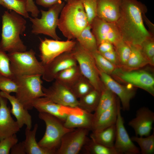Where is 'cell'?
<instances>
[{
	"label": "cell",
	"instance_id": "obj_1",
	"mask_svg": "<svg viewBox=\"0 0 154 154\" xmlns=\"http://www.w3.org/2000/svg\"><path fill=\"white\" fill-rule=\"evenodd\" d=\"M145 5L137 0H121L119 16L116 24L121 37L130 44L140 45L146 39L153 36L145 27L143 15Z\"/></svg>",
	"mask_w": 154,
	"mask_h": 154
},
{
	"label": "cell",
	"instance_id": "obj_2",
	"mask_svg": "<svg viewBox=\"0 0 154 154\" xmlns=\"http://www.w3.org/2000/svg\"><path fill=\"white\" fill-rule=\"evenodd\" d=\"M2 17L0 48L8 53L26 51L27 47L20 37L26 28L24 17L12 10L5 11Z\"/></svg>",
	"mask_w": 154,
	"mask_h": 154
},
{
	"label": "cell",
	"instance_id": "obj_3",
	"mask_svg": "<svg viewBox=\"0 0 154 154\" xmlns=\"http://www.w3.org/2000/svg\"><path fill=\"white\" fill-rule=\"evenodd\" d=\"M88 25L80 0H73L65 4L60 15L58 27L68 40L76 39Z\"/></svg>",
	"mask_w": 154,
	"mask_h": 154
},
{
	"label": "cell",
	"instance_id": "obj_4",
	"mask_svg": "<svg viewBox=\"0 0 154 154\" xmlns=\"http://www.w3.org/2000/svg\"><path fill=\"white\" fill-rule=\"evenodd\" d=\"M41 75L14 76L18 86L15 97L27 110H32L33 104L37 99L44 97Z\"/></svg>",
	"mask_w": 154,
	"mask_h": 154
},
{
	"label": "cell",
	"instance_id": "obj_5",
	"mask_svg": "<svg viewBox=\"0 0 154 154\" xmlns=\"http://www.w3.org/2000/svg\"><path fill=\"white\" fill-rule=\"evenodd\" d=\"M38 117L45 122L46 129L44 136L38 144L40 147L52 151L55 154L63 135L74 129L66 127L63 121L47 113L39 112Z\"/></svg>",
	"mask_w": 154,
	"mask_h": 154
},
{
	"label": "cell",
	"instance_id": "obj_6",
	"mask_svg": "<svg viewBox=\"0 0 154 154\" xmlns=\"http://www.w3.org/2000/svg\"><path fill=\"white\" fill-rule=\"evenodd\" d=\"M11 70L14 76L42 75L44 65L37 60L32 49L7 54Z\"/></svg>",
	"mask_w": 154,
	"mask_h": 154
},
{
	"label": "cell",
	"instance_id": "obj_7",
	"mask_svg": "<svg viewBox=\"0 0 154 154\" xmlns=\"http://www.w3.org/2000/svg\"><path fill=\"white\" fill-rule=\"evenodd\" d=\"M71 52L82 75L88 80L94 89L101 93L105 86L100 79L99 70L92 54L80 46L76 41Z\"/></svg>",
	"mask_w": 154,
	"mask_h": 154
},
{
	"label": "cell",
	"instance_id": "obj_8",
	"mask_svg": "<svg viewBox=\"0 0 154 154\" xmlns=\"http://www.w3.org/2000/svg\"><path fill=\"white\" fill-rule=\"evenodd\" d=\"M65 4L62 1L50 7L47 11L41 9L40 18L29 17L32 23L31 32L35 35L43 34L54 39L60 40L56 34V29L60 15Z\"/></svg>",
	"mask_w": 154,
	"mask_h": 154
},
{
	"label": "cell",
	"instance_id": "obj_9",
	"mask_svg": "<svg viewBox=\"0 0 154 154\" xmlns=\"http://www.w3.org/2000/svg\"><path fill=\"white\" fill-rule=\"evenodd\" d=\"M112 74L119 79L140 88L154 96V78L148 72L144 70H123L116 68Z\"/></svg>",
	"mask_w": 154,
	"mask_h": 154
},
{
	"label": "cell",
	"instance_id": "obj_10",
	"mask_svg": "<svg viewBox=\"0 0 154 154\" xmlns=\"http://www.w3.org/2000/svg\"><path fill=\"white\" fill-rule=\"evenodd\" d=\"M76 43L74 40L65 41L45 38L41 40L39 46L41 62L46 64L65 52L71 51Z\"/></svg>",
	"mask_w": 154,
	"mask_h": 154
},
{
	"label": "cell",
	"instance_id": "obj_11",
	"mask_svg": "<svg viewBox=\"0 0 154 154\" xmlns=\"http://www.w3.org/2000/svg\"><path fill=\"white\" fill-rule=\"evenodd\" d=\"M117 115L116 125V134L114 147L118 154H139L138 147L133 143L125 127L121 113L120 102L117 100Z\"/></svg>",
	"mask_w": 154,
	"mask_h": 154
},
{
	"label": "cell",
	"instance_id": "obj_12",
	"mask_svg": "<svg viewBox=\"0 0 154 154\" xmlns=\"http://www.w3.org/2000/svg\"><path fill=\"white\" fill-rule=\"evenodd\" d=\"M89 130L77 128L69 131L62 137L55 154H78L89 138Z\"/></svg>",
	"mask_w": 154,
	"mask_h": 154
},
{
	"label": "cell",
	"instance_id": "obj_13",
	"mask_svg": "<svg viewBox=\"0 0 154 154\" xmlns=\"http://www.w3.org/2000/svg\"><path fill=\"white\" fill-rule=\"evenodd\" d=\"M90 25L98 46L105 41L110 42L114 46L122 39L115 23L107 22L96 16Z\"/></svg>",
	"mask_w": 154,
	"mask_h": 154
},
{
	"label": "cell",
	"instance_id": "obj_14",
	"mask_svg": "<svg viewBox=\"0 0 154 154\" xmlns=\"http://www.w3.org/2000/svg\"><path fill=\"white\" fill-rule=\"evenodd\" d=\"M42 90L44 97L55 103L65 106L78 107V100L70 89L56 80L48 88L42 86Z\"/></svg>",
	"mask_w": 154,
	"mask_h": 154
},
{
	"label": "cell",
	"instance_id": "obj_15",
	"mask_svg": "<svg viewBox=\"0 0 154 154\" xmlns=\"http://www.w3.org/2000/svg\"><path fill=\"white\" fill-rule=\"evenodd\" d=\"M77 64L71 51L65 52L48 64L44 65L42 78L46 82H51L55 80L56 75L60 72Z\"/></svg>",
	"mask_w": 154,
	"mask_h": 154
},
{
	"label": "cell",
	"instance_id": "obj_16",
	"mask_svg": "<svg viewBox=\"0 0 154 154\" xmlns=\"http://www.w3.org/2000/svg\"><path fill=\"white\" fill-rule=\"evenodd\" d=\"M99 72L100 79L105 86L118 96L121 102L122 110H129L130 101L135 96V91L119 84L110 75L99 70Z\"/></svg>",
	"mask_w": 154,
	"mask_h": 154
},
{
	"label": "cell",
	"instance_id": "obj_17",
	"mask_svg": "<svg viewBox=\"0 0 154 154\" xmlns=\"http://www.w3.org/2000/svg\"><path fill=\"white\" fill-rule=\"evenodd\" d=\"M154 122V113L148 108L142 107L136 112L135 117L128 123L136 136L146 137L151 134Z\"/></svg>",
	"mask_w": 154,
	"mask_h": 154
},
{
	"label": "cell",
	"instance_id": "obj_18",
	"mask_svg": "<svg viewBox=\"0 0 154 154\" xmlns=\"http://www.w3.org/2000/svg\"><path fill=\"white\" fill-rule=\"evenodd\" d=\"M7 100L0 95V141L16 134L20 129L11 116Z\"/></svg>",
	"mask_w": 154,
	"mask_h": 154
},
{
	"label": "cell",
	"instance_id": "obj_19",
	"mask_svg": "<svg viewBox=\"0 0 154 154\" xmlns=\"http://www.w3.org/2000/svg\"><path fill=\"white\" fill-rule=\"evenodd\" d=\"M33 106L39 112L49 114L63 122L68 114L75 109V108L64 106L55 103L45 97L37 99L33 103Z\"/></svg>",
	"mask_w": 154,
	"mask_h": 154
},
{
	"label": "cell",
	"instance_id": "obj_20",
	"mask_svg": "<svg viewBox=\"0 0 154 154\" xmlns=\"http://www.w3.org/2000/svg\"><path fill=\"white\" fill-rule=\"evenodd\" d=\"M0 95L6 98L10 102L12 108L10 112L16 118L20 128L22 127L24 125L26 127L31 129L32 127V120L31 115L28 110H26L23 105L14 96L1 91Z\"/></svg>",
	"mask_w": 154,
	"mask_h": 154
},
{
	"label": "cell",
	"instance_id": "obj_21",
	"mask_svg": "<svg viewBox=\"0 0 154 154\" xmlns=\"http://www.w3.org/2000/svg\"><path fill=\"white\" fill-rule=\"evenodd\" d=\"M121 0H96L97 16L107 22L116 23L120 13Z\"/></svg>",
	"mask_w": 154,
	"mask_h": 154
},
{
	"label": "cell",
	"instance_id": "obj_22",
	"mask_svg": "<svg viewBox=\"0 0 154 154\" xmlns=\"http://www.w3.org/2000/svg\"><path fill=\"white\" fill-rule=\"evenodd\" d=\"M94 121L93 114L80 109L68 114L64 124L65 127L69 129L83 128L91 130Z\"/></svg>",
	"mask_w": 154,
	"mask_h": 154
},
{
	"label": "cell",
	"instance_id": "obj_23",
	"mask_svg": "<svg viewBox=\"0 0 154 154\" xmlns=\"http://www.w3.org/2000/svg\"><path fill=\"white\" fill-rule=\"evenodd\" d=\"M117 115V100L108 109L102 113L95 120L91 131L92 132L101 131L116 123Z\"/></svg>",
	"mask_w": 154,
	"mask_h": 154
},
{
	"label": "cell",
	"instance_id": "obj_24",
	"mask_svg": "<svg viewBox=\"0 0 154 154\" xmlns=\"http://www.w3.org/2000/svg\"><path fill=\"white\" fill-rule=\"evenodd\" d=\"M38 127L36 123L33 129L27 127L25 130V140L23 141L27 154H55L54 152L40 147L37 143L36 135Z\"/></svg>",
	"mask_w": 154,
	"mask_h": 154
},
{
	"label": "cell",
	"instance_id": "obj_25",
	"mask_svg": "<svg viewBox=\"0 0 154 154\" xmlns=\"http://www.w3.org/2000/svg\"><path fill=\"white\" fill-rule=\"evenodd\" d=\"M131 52L125 66L123 68L128 70L137 69L143 67L149 62L143 54L140 45L130 44Z\"/></svg>",
	"mask_w": 154,
	"mask_h": 154
},
{
	"label": "cell",
	"instance_id": "obj_26",
	"mask_svg": "<svg viewBox=\"0 0 154 154\" xmlns=\"http://www.w3.org/2000/svg\"><path fill=\"white\" fill-rule=\"evenodd\" d=\"M116 134V124L99 131L92 132L90 139L105 146L113 147Z\"/></svg>",
	"mask_w": 154,
	"mask_h": 154
},
{
	"label": "cell",
	"instance_id": "obj_27",
	"mask_svg": "<svg viewBox=\"0 0 154 154\" xmlns=\"http://www.w3.org/2000/svg\"><path fill=\"white\" fill-rule=\"evenodd\" d=\"M82 75L77 64L59 72L56 75L55 80L70 89Z\"/></svg>",
	"mask_w": 154,
	"mask_h": 154
},
{
	"label": "cell",
	"instance_id": "obj_28",
	"mask_svg": "<svg viewBox=\"0 0 154 154\" xmlns=\"http://www.w3.org/2000/svg\"><path fill=\"white\" fill-rule=\"evenodd\" d=\"M76 39L80 46L92 53L98 51L96 40L92 31L90 25H88Z\"/></svg>",
	"mask_w": 154,
	"mask_h": 154
},
{
	"label": "cell",
	"instance_id": "obj_29",
	"mask_svg": "<svg viewBox=\"0 0 154 154\" xmlns=\"http://www.w3.org/2000/svg\"><path fill=\"white\" fill-rule=\"evenodd\" d=\"M101 93L94 89L78 100V107L82 110L92 113L96 110Z\"/></svg>",
	"mask_w": 154,
	"mask_h": 154
},
{
	"label": "cell",
	"instance_id": "obj_30",
	"mask_svg": "<svg viewBox=\"0 0 154 154\" xmlns=\"http://www.w3.org/2000/svg\"><path fill=\"white\" fill-rule=\"evenodd\" d=\"M115 95L105 86L101 92L98 107L93 114L94 121L102 113L109 109L116 102L117 100Z\"/></svg>",
	"mask_w": 154,
	"mask_h": 154
},
{
	"label": "cell",
	"instance_id": "obj_31",
	"mask_svg": "<svg viewBox=\"0 0 154 154\" xmlns=\"http://www.w3.org/2000/svg\"><path fill=\"white\" fill-rule=\"evenodd\" d=\"M84 151L88 154H118L114 147H108L89 138L84 145Z\"/></svg>",
	"mask_w": 154,
	"mask_h": 154
},
{
	"label": "cell",
	"instance_id": "obj_32",
	"mask_svg": "<svg viewBox=\"0 0 154 154\" xmlns=\"http://www.w3.org/2000/svg\"><path fill=\"white\" fill-rule=\"evenodd\" d=\"M70 89L75 96L79 99L94 88L88 80L82 75Z\"/></svg>",
	"mask_w": 154,
	"mask_h": 154
},
{
	"label": "cell",
	"instance_id": "obj_33",
	"mask_svg": "<svg viewBox=\"0 0 154 154\" xmlns=\"http://www.w3.org/2000/svg\"><path fill=\"white\" fill-rule=\"evenodd\" d=\"M133 142L136 143L140 147L142 154H153L154 153V133L146 137L137 136L131 137Z\"/></svg>",
	"mask_w": 154,
	"mask_h": 154
},
{
	"label": "cell",
	"instance_id": "obj_34",
	"mask_svg": "<svg viewBox=\"0 0 154 154\" xmlns=\"http://www.w3.org/2000/svg\"><path fill=\"white\" fill-rule=\"evenodd\" d=\"M114 47L117 56L118 66L123 68L126 65L131 54L130 45L122 39Z\"/></svg>",
	"mask_w": 154,
	"mask_h": 154
},
{
	"label": "cell",
	"instance_id": "obj_35",
	"mask_svg": "<svg viewBox=\"0 0 154 154\" xmlns=\"http://www.w3.org/2000/svg\"><path fill=\"white\" fill-rule=\"evenodd\" d=\"M3 7L13 11L24 18H29L28 13L26 10V0H2Z\"/></svg>",
	"mask_w": 154,
	"mask_h": 154
},
{
	"label": "cell",
	"instance_id": "obj_36",
	"mask_svg": "<svg viewBox=\"0 0 154 154\" xmlns=\"http://www.w3.org/2000/svg\"><path fill=\"white\" fill-rule=\"evenodd\" d=\"M98 69L108 74H112L117 66L104 58L98 51L92 53Z\"/></svg>",
	"mask_w": 154,
	"mask_h": 154
},
{
	"label": "cell",
	"instance_id": "obj_37",
	"mask_svg": "<svg viewBox=\"0 0 154 154\" xmlns=\"http://www.w3.org/2000/svg\"><path fill=\"white\" fill-rule=\"evenodd\" d=\"M140 46L141 50L148 60L149 64L153 65L154 64V40L153 36L144 40Z\"/></svg>",
	"mask_w": 154,
	"mask_h": 154
},
{
	"label": "cell",
	"instance_id": "obj_38",
	"mask_svg": "<svg viewBox=\"0 0 154 154\" xmlns=\"http://www.w3.org/2000/svg\"><path fill=\"white\" fill-rule=\"evenodd\" d=\"M0 76L13 79L14 75L10 68V62L7 54L0 48Z\"/></svg>",
	"mask_w": 154,
	"mask_h": 154
},
{
	"label": "cell",
	"instance_id": "obj_39",
	"mask_svg": "<svg viewBox=\"0 0 154 154\" xmlns=\"http://www.w3.org/2000/svg\"><path fill=\"white\" fill-rule=\"evenodd\" d=\"M86 14L88 24L91 25L97 16V5L96 0H80Z\"/></svg>",
	"mask_w": 154,
	"mask_h": 154
},
{
	"label": "cell",
	"instance_id": "obj_40",
	"mask_svg": "<svg viewBox=\"0 0 154 154\" xmlns=\"http://www.w3.org/2000/svg\"><path fill=\"white\" fill-rule=\"evenodd\" d=\"M17 89V85L13 79L0 76V90L1 91L9 94L11 92L16 93Z\"/></svg>",
	"mask_w": 154,
	"mask_h": 154
},
{
	"label": "cell",
	"instance_id": "obj_41",
	"mask_svg": "<svg viewBox=\"0 0 154 154\" xmlns=\"http://www.w3.org/2000/svg\"><path fill=\"white\" fill-rule=\"evenodd\" d=\"M18 141L16 134L0 141V154H9L11 148Z\"/></svg>",
	"mask_w": 154,
	"mask_h": 154
},
{
	"label": "cell",
	"instance_id": "obj_42",
	"mask_svg": "<svg viewBox=\"0 0 154 154\" xmlns=\"http://www.w3.org/2000/svg\"><path fill=\"white\" fill-rule=\"evenodd\" d=\"M26 10L33 17H37L40 12L33 0H26Z\"/></svg>",
	"mask_w": 154,
	"mask_h": 154
},
{
	"label": "cell",
	"instance_id": "obj_43",
	"mask_svg": "<svg viewBox=\"0 0 154 154\" xmlns=\"http://www.w3.org/2000/svg\"><path fill=\"white\" fill-rule=\"evenodd\" d=\"M100 54L116 66H118L117 56L115 49L110 51Z\"/></svg>",
	"mask_w": 154,
	"mask_h": 154
},
{
	"label": "cell",
	"instance_id": "obj_44",
	"mask_svg": "<svg viewBox=\"0 0 154 154\" xmlns=\"http://www.w3.org/2000/svg\"><path fill=\"white\" fill-rule=\"evenodd\" d=\"M113 45L109 42H103L98 45V50L100 53H102L114 49Z\"/></svg>",
	"mask_w": 154,
	"mask_h": 154
},
{
	"label": "cell",
	"instance_id": "obj_45",
	"mask_svg": "<svg viewBox=\"0 0 154 154\" xmlns=\"http://www.w3.org/2000/svg\"><path fill=\"white\" fill-rule=\"evenodd\" d=\"M11 154H25L26 153L25 148L23 142L17 143L11 148Z\"/></svg>",
	"mask_w": 154,
	"mask_h": 154
},
{
	"label": "cell",
	"instance_id": "obj_46",
	"mask_svg": "<svg viewBox=\"0 0 154 154\" xmlns=\"http://www.w3.org/2000/svg\"><path fill=\"white\" fill-rule=\"evenodd\" d=\"M36 4L45 8H49L62 2V0H35Z\"/></svg>",
	"mask_w": 154,
	"mask_h": 154
},
{
	"label": "cell",
	"instance_id": "obj_47",
	"mask_svg": "<svg viewBox=\"0 0 154 154\" xmlns=\"http://www.w3.org/2000/svg\"><path fill=\"white\" fill-rule=\"evenodd\" d=\"M3 3L2 0H0V5L3 6Z\"/></svg>",
	"mask_w": 154,
	"mask_h": 154
},
{
	"label": "cell",
	"instance_id": "obj_48",
	"mask_svg": "<svg viewBox=\"0 0 154 154\" xmlns=\"http://www.w3.org/2000/svg\"><path fill=\"white\" fill-rule=\"evenodd\" d=\"M72 0H65L66 2H69V1H72Z\"/></svg>",
	"mask_w": 154,
	"mask_h": 154
}]
</instances>
